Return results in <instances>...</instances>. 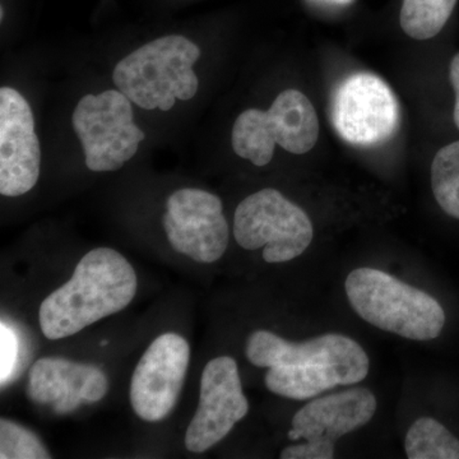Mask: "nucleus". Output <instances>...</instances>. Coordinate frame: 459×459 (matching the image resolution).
I'll use <instances>...</instances> for the list:
<instances>
[{"instance_id":"1","label":"nucleus","mask_w":459,"mask_h":459,"mask_svg":"<svg viewBox=\"0 0 459 459\" xmlns=\"http://www.w3.org/2000/svg\"><path fill=\"white\" fill-rule=\"evenodd\" d=\"M247 358L255 367L270 368L265 385L272 394L296 401L360 383L370 367L360 344L337 333L294 343L272 332L255 331L247 338Z\"/></svg>"},{"instance_id":"2","label":"nucleus","mask_w":459,"mask_h":459,"mask_svg":"<svg viewBox=\"0 0 459 459\" xmlns=\"http://www.w3.org/2000/svg\"><path fill=\"white\" fill-rule=\"evenodd\" d=\"M138 289L131 263L117 250H91L74 276L51 292L40 307L39 322L49 340L71 337L99 320L126 309Z\"/></svg>"},{"instance_id":"3","label":"nucleus","mask_w":459,"mask_h":459,"mask_svg":"<svg viewBox=\"0 0 459 459\" xmlns=\"http://www.w3.org/2000/svg\"><path fill=\"white\" fill-rule=\"evenodd\" d=\"M199 56L195 42L184 36H164L120 60L114 83L137 107L169 111L177 99L188 101L197 95L199 81L193 65Z\"/></svg>"},{"instance_id":"4","label":"nucleus","mask_w":459,"mask_h":459,"mask_svg":"<svg viewBox=\"0 0 459 459\" xmlns=\"http://www.w3.org/2000/svg\"><path fill=\"white\" fill-rule=\"evenodd\" d=\"M347 299L365 322L413 341L435 340L446 325L442 305L386 272L358 268L347 276Z\"/></svg>"},{"instance_id":"5","label":"nucleus","mask_w":459,"mask_h":459,"mask_svg":"<svg viewBox=\"0 0 459 459\" xmlns=\"http://www.w3.org/2000/svg\"><path fill=\"white\" fill-rule=\"evenodd\" d=\"M234 237L244 249L263 250L268 263L292 261L312 244L314 231L309 216L279 190L265 188L238 205Z\"/></svg>"},{"instance_id":"6","label":"nucleus","mask_w":459,"mask_h":459,"mask_svg":"<svg viewBox=\"0 0 459 459\" xmlns=\"http://www.w3.org/2000/svg\"><path fill=\"white\" fill-rule=\"evenodd\" d=\"M74 128L87 168L96 172L119 170L146 138L133 120L131 100L119 90L81 99L74 108Z\"/></svg>"},{"instance_id":"7","label":"nucleus","mask_w":459,"mask_h":459,"mask_svg":"<svg viewBox=\"0 0 459 459\" xmlns=\"http://www.w3.org/2000/svg\"><path fill=\"white\" fill-rule=\"evenodd\" d=\"M331 117L338 135L347 143L371 147L394 134L400 113L394 93L382 78L356 74L334 91Z\"/></svg>"},{"instance_id":"8","label":"nucleus","mask_w":459,"mask_h":459,"mask_svg":"<svg viewBox=\"0 0 459 459\" xmlns=\"http://www.w3.org/2000/svg\"><path fill=\"white\" fill-rule=\"evenodd\" d=\"M164 228L180 255L199 263L219 261L229 246V225L221 199L202 189L184 188L168 199Z\"/></svg>"},{"instance_id":"9","label":"nucleus","mask_w":459,"mask_h":459,"mask_svg":"<svg viewBox=\"0 0 459 459\" xmlns=\"http://www.w3.org/2000/svg\"><path fill=\"white\" fill-rule=\"evenodd\" d=\"M189 344L177 333L157 337L135 367L131 380V403L138 418L164 420L177 404L188 371Z\"/></svg>"},{"instance_id":"10","label":"nucleus","mask_w":459,"mask_h":459,"mask_svg":"<svg viewBox=\"0 0 459 459\" xmlns=\"http://www.w3.org/2000/svg\"><path fill=\"white\" fill-rule=\"evenodd\" d=\"M247 411L249 402L241 388L237 361L230 356L213 359L202 373L198 410L186 434V449L204 453L212 448Z\"/></svg>"},{"instance_id":"11","label":"nucleus","mask_w":459,"mask_h":459,"mask_svg":"<svg viewBox=\"0 0 459 459\" xmlns=\"http://www.w3.org/2000/svg\"><path fill=\"white\" fill-rule=\"evenodd\" d=\"M41 148L31 108L18 91L0 89V193L26 195L40 177Z\"/></svg>"},{"instance_id":"12","label":"nucleus","mask_w":459,"mask_h":459,"mask_svg":"<svg viewBox=\"0 0 459 459\" xmlns=\"http://www.w3.org/2000/svg\"><path fill=\"white\" fill-rule=\"evenodd\" d=\"M108 377L93 365L62 358H44L32 365L27 394L35 403L49 404L60 415L84 403H95L108 394Z\"/></svg>"},{"instance_id":"13","label":"nucleus","mask_w":459,"mask_h":459,"mask_svg":"<svg viewBox=\"0 0 459 459\" xmlns=\"http://www.w3.org/2000/svg\"><path fill=\"white\" fill-rule=\"evenodd\" d=\"M376 411V395L367 388L325 395L295 413L289 439L334 446L343 435L367 425Z\"/></svg>"},{"instance_id":"14","label":"nucleus","mask_w":459,"mask_h":459,"mask_svg":"<svg viewBox=\"0 0 459 459\" xmlns=\"http://www.w3.org/2000/svg\"><path fill=\"white\" fill-rule=\"evenodd\" d=\"M267 115L277 144L287 152L304 155L316 146L319 137L318 115L300 91H283Z\"/></svg>"},{"instance_id":"15","label":"nucleus","mask_w":459,"mask_h":459,"mask_svg":"<svg viewBox=\"0 0 459 459\" xmlns=\"http://www.w3.org/2000/svg\"><path fill=\"white\" fill-rule=\"evenodd\" d=\"M231 144L241 159L255 166L270 164L277 142L268 122L267 111L249 108L238 115L232 126Z\"/></svg>"},{"instance_id":"16","label":"nucleus","mask_w":459,"mask_h":459,"mask_svg":"<svg viewBox=\"0 0 459 459\" xmlns=\"http://www.w3.org/2000/svg\"><path fill=\"white\" fill-rule=\"evenodd\" d=\"M410 459H459V440L443 424L431 418L413 422L404 439Z\"/></svg>"},{"instance_id":"17","label":"nucleus","mask_w":459,"mask_h":459,"mask_svg":"<svg viewBox=\"0 0 459 459\" xmlns=\"http://www.w3.org/2000/svg\"><path fill=\"white\" fill-rule=\"evenodd\" d=\"M458 0H403L402 30L415 40H429L442 31Z\"/></svg>"},{"instance_id":"18","label":"nucleus","mask_w":459,"mask_h":459,"mask_svg":"<svg viewBox=\"0 0 459 459\" xmlns=\"http://www.w3.org/2000/svg\"><path fill=\"white\" fill-rule=\"evenodd\" d=\"M431 188L444 212L459 220V141L440 148L435 155Z\"/></svg>"},{"instance_id":"19","label":"nucleus","mask_w":459,"mask_h":459,"mask_svg":"<svg viewBox=\"0 0 459 459\" xmlns=\"http://www.w3.org/2000/svg\"><path fill=\"white\" fill-rule=\"evenodd\" d=\"M0 458L47 459L51 458L44 444L29 429L7 419L0 420Z\"/></svg>"},{"instance_id":"20","label":"nucleus","mask_w":459,"mask_h":459,"mask_svg":"<svg viewBox=\"0 0 459 459\" xmlns=\"http://www.w3.org/2000/svg\"><path fill=\"white\" fill-rule=\"evenodd\" d=\"M0 362H2V369H0V376H2V385L7 382L9 377H11L12 371L14 369L16 365L17 353H18V341L16 334L12 331L11 328L7 327L4 323L0 325Z\"/></svg>"},{"instance_id":"21","label":"nucleus","mask_w":459,"mask_h":459,"mask_svg":"<svg viewBox=\"0 0 459 459\" xmlns=\"http://www.w3.org/2000/svg\"><path fill=\"white\" fill-rule=\"evenodd\" d=\"M334 457V446H318L305 443L287 446L281 452L282 459H332Z\"/></svg>"},{"instance_id":"22","label":"nucleus","mask_w":459,"mask_h":459,"mask_svg":"<svg viewBox=\"0 0 459 459\" xmlns=\"http://www.w3.org/2000/svg\"><path fill=\"white\" fill-rule=\"evenodd\" d=\"M449 77H451V83L455 93V113H453V117H455V126L459 129V53L453 56L451 68H449Z\"/></svg>"},{"instance_id":"23","label":"nucleus","mask_w":459,"mask_h":459,"mask_svg":"<svg viewBox=\"0 0 459 459\" xmlns=\"http://www.w3.org/2000/svg\"><path fill=\"white\" fill-rule=\"evenodd\" d=\"M314 3L325 5H336V7H343V5L351 4L353 0H312Z\"/></svg>"}]
</instances>
